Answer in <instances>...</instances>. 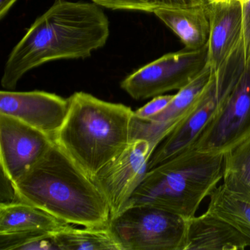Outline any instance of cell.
I'll list each match as a JSON object with an SVG mask.
<instances>
[{
    "label": "cell",
    "mask_w": 250,
    "mask_h": 250,
    "mask_svg": "<svg viewBox=\"0 0 250 250\" xmlns=\"http://www.w3.org/2000/svg\"><path fill=\"white\" fill-rule=\"evenodd\" d=\"M210 2L211 0H102L100 5L112 10L153 13L157 8L191 6L207 4Z\"/></svg>",
    "instance_id": "cell-21"
},
{
    "label": "cell",
    "mask_w": 250,
    "mask_h": 250,
    "mask_svg": "<svg viewBox=\"0 0 250 250\" xmlns=\"http://www.w3.org/2000/svg\"><path fill=\"white\" fill-rule=\"evenodd\" d=\"M224 157L195 149L180 153L147 171L127 207L153 206L186 219L196 216L223 178Z\"/></svg>",
    "instance_id": "cell-4"
},
{
    "label": "cell",
    "mask_w": 250,
    "mask_h": 250,
    "mask_svg": "<svg viewBox=\"0 0 250 250\" xmlns=\"http://www.w3.org/2000/svg\"><path fill=\"white\" fill-rule=\"evenodd\" d=\"M17 0H0V20H3Z\"/></svg>",
    "instance_id": "cell-25"
},
{
    "label": "cell",
    "mask_w": 250,
    "mask_h": 250,
    "mask_svg": "<svg viewBox=\"0 0 250 250\" xmlns=\"http://www.w3.org/2000/svg\"><path fill=\"white\" fill-rule=\"evenodd\" d=\"M54 143L39 130L0 114V166L14 183L26 175Z\"/></svg>",
    "instance_id": "cell-10"
},
{
    "label": "cell",
    "mask_w": 250,
    "mask_h": 250,
    "mask_svg": "<svg viewBox=\"0 0 250 250\" xmlns=\"http://www.w3.org/2000/svg\"><path fill=\"white\" fill-rule=\"evenodd\" d=\"M55 236L61 250H122L109 227L80 229L70 224Z\"/></svg>",
    "instance_id": "cell-19"
},
{
    "label": "cell",
    "mask_w": 250,
    "mask_h": 250,
    "mask_svg": "<svg viewBox=\"0 0 250 250\" xmlns=\"http://www.w3.org/2000/svg\"><path fill=\"white\" fill-rule=\"evenodd\" d=\"M153 14L177 35L185 49L196 50L208 43L210 32L208 3L157 8Z\"/></svg>",
    "instance_id": "cell-15"
},
{
    "label": "cell",
    "mask_w": 250,
    "mask_h": 250,
    "mask_svg": "<svg viewBox=\"0 0 250 250\" xmlns=\"http://www.w3.org/2000/svg\"><path fill=\"white\" fill-rule=\"evenodd\" d=\"M245 66L244 43L240 42L208 84L189 113L156 147L147 170L192 147L202 131L220 111Z\"/></svg>",
    "instance_id": "cell-5"
},
{
    "label": "cell",
    "mask_w": 250,
    "mask_h": 250,
    "mask_svg": "<svg viewBox=\"0 0 250 250\" xmlns=\"http://www.w3.org/2000/svg\"><path fill=\"white\" fill-rule=\"evenodd\" d=\"M223 186L250 202V135L224 153Z\"/></svg>",
    "instance_id": "cell-17"
},
{
    "label": "cell",
    "mask_w": 250,
    "mask_h": 250,
    "mask_svg": "<svg viewBox=\"0 0 250 250\" xmlns=\"http://www.w3.org/2000/svg\"><path fill=\"white\" fill-rule=\"evenodd\" d=\"M69 99L44 91L0 92V114L39 130L55 141L69 111Z\"/></svg>",
    "instance_id": "cell-11"
},
{
    "label": "cell",
    "mask_w": 250,
    "mask_h": 250,
    "mask_svg": "<svg viewBox=\"0 0 250 250\" xmlns=\"http://www.w3.org/2000/svg\"><path fill=\"white\" fill-rule=\"evenodd\" d=\"M153 150L147 140H131L121 153L91 177L107 201L110 219L128 206L147 172Z\"/></svg>",
    "instance_id": "cell-9"
},
{
    "label": "cell",
    "mask_w": 250,
    "mask_h": 250,
    "mask_svg": "<svg viewBox=\"0 0 250 250\" xmlns=\"http://www.w3.org/2000/svg\"><path fill=\"white\" fill-rule=\"evenodd\" d=\"M213 74V69L208 63L192 81L174 95L170 103L160 113L147 120H140L133 116L131 140H147L155 150L189 113L210 83Z\"/></svg>",
    "instance_id": "cell-12"
},
{
    "label": "cell",
    "mask_w": 250,
    "mask_h": 250,
    "mask_svg": "<svg viewBox=\"0 0 250 250\" xmlns=\"http://www.w3.org/2000/svg\"><path fill=\"white\" fill-rule=\"evenodd\" d=\"M93 1V2H95V3L97 4V5H100V2L102 0H92Z\"/></svg>",
    "instance_id": "cell-26"
},
{
    "label": "cell",
    "mask_w": 250,
    "mask_h": 250,
    "mask_svg": "<svg viewBox=\"0 0 250 250\" xmlns=\"http://www.w3.org/2000/svg\"><path fill=\"white\" fill-rule=\"evenodd\" d=\"M210 32L208 63L217 71L243 40L244 12L241 0L208 3Z\"/></svg>",
    "instance_id": "cell-13"
},
{
    "label": "cell",
    "mask_w": 250,
    "mask_h": 250,
    "mask_svg": "<svg viewBox=\"0 0 250 250\" xmlns=\"http://www.w3.org/2000/svg\"><path fill=\"white\" fill-rule=\"evenodd\" d=\"M250 135V58L220 111L202 131L192 147L225 153Z\"/></svg>",
    "instance_id": "cell-8"
},
{
    "label": "cell",
    "mask_w": 250,
    "mask_h": 250,
    "mask_svg": "<svg viewBox=\"0 0 250 250\" xmlns=\"http://www.w3.org/2000/svg\"><path fill=\"white\" fill-rule=\"evenodd\" d=\"M248 247L238 231L207 210L187 219L184 250H244Z\"/></svg>",
    "instance_id": "cell-14"
},
{
    "label": "cell",
    "mask_w": 250,
    "mask_h": 250,
    "mask_svg": "<svg viewBox=\"0 0 250 250\" xmlns=\"http://www.w3.org/2000/svg\"><path fill=\"white\" fill-rule=\"evenodd\" d=\"M68 99V116L55 143L92 177L129 144L134 111L84 92Z\"/></svg>",
    "instance_id": "cell-3"
},
{
    "label": "cell",
    "mask_w": 250,
    "mask_h": 250,
    "mask_svg": "<svg viewBox=\"0 0 250 250\" xmlns=\"http://www.w3.org/2000/svg\"><path fill=\"white\" fill-rule=\"evenodd\" d=\"M109 228L122 250H184L187 219L150 206H129Z\"/></svg>",
    "instance_id": "cell-6"
},
{
    "label": "cell",
    "mask_w": 250,
    "mask_h": 250,
    "mask_svg": "<svg viewBox=\"0 0 250 250\" xmlns=\"http://www.w3.org/2000/svg\"><path fill=\"white\" fill-rule=\"evenodd\" d=\"M21 201L71 225L106 228L110 210L97 186L56 143L18 181Z\"/></svg>",
    "instance_id": "cell-2"
},
{
    "label": "cell",
    "mask_w": 250,
    "mask_h": 250,
    "mask_svg": "<svg viewBox=\"0 0 250 250\" xmlns=\"http://www.w3.org/2000/svg\"><path fill=\"white\" fill-rule=\"evenodd\" d=\"M0 181V206H6L21 201L17 194L14 181L2 169H1Z\"/></svg>",
    "instance_id": "cell-23"
},
{
    "label": "cell",
    "mask_w": 250,
    "mask_h": 250,
    "mask_svg": "<svg viewBox=\"0 0 250 250\" xmlns=\"http://www.w3.org/2000/svg\"><path fill=\"white\" fill-rule=\"evenodd\" d=\"M209 197L206 210L238 231L250 247V202L234 195L223 184L216 187Z\"/></svg>",
    "instance_id": "cell-18"
},
{
    "label": "cell",
    "mask_w": 250,
    "mask_h": 250,
    "mask_svg": "<svg viewBox=\"0 0 250 250\" xmlns=\"http://www.w3.org/2000/svg\"><path fill=\"white\" fill-rule=\"evenodd\" d=\"M57 232L39 230L0 234V250H61L55 236Z\"/></svg>",
    "instance_id": "cell-20"
},
{
    "label": "cell",
    "mask_w": 250,
    "mask_h": 250,
    "mask_svg": "<svg viewBox=\"0 0 250 250\" xmlns=\"http://www.w3.org/2000/svg\"><path fill=\"white\" fill-rule=\"evenodd\" d=\"M212 1H226V0H211V2H212Z\"/></svg>",
    "instance_id": "cell-27"
},
{
    "label": "cell",
    "mask_w": 250,
    "mask_h": 250,
    "mask_svg": "<svg viewBox=\"0 0 250 250\" xmlns=\"http://www.w3.org/2000/svg\"><path fill=\"white\" fill-rule=\"evenodd\" d=\"M68 225L46 210L24 202L0 206V234L39 230L57 232Z\"/></svg>",
    "instance_id": "cell-16"
},
{
    "label": "cell",
    "mask_w": 250,
    "mask_h": 250,
    "mask_svg": "<svg viewBox=\"0 0 250 250\" xmlns=\"http://www.w3.org/2000/svg\"><path fill=\"white\" fill-rule=\"evenodd\" d=\"M174 95H161L153 98L143 107L134 112V116L140 120H147L160 113L170 103Z\"/></svg>",
    "instance_id": "cell-22"
},
{
    "label": "cell",
    "mask_w": 250,
    "mask_h": 250,
    "mask_svg": "<svg viewBox=\"0 0 250 250\" xmlns=\"http://www.w3.org/2000/svg\"><path fill=\"white\" fill-rule=\"evenodd\" d=\"M208 46L167 54L128 76L121 87L132 99L146 100L179 90L208 65Z\"/></svg>",
    "instance_id": "cell-7"
},
{
    "label": "cell",
    "mask_w": 250,
    "mask_h": 250,
    "mask_svg": "<svg viewBox=\"0 0 250 250\" xmlns=\"http://www.w3.org/2000/svg\"><path fill=\"white\" fill-rule=\"evenodd\" d=\"M95 2L55 0L17 43L5 63L1 84L14 90L21 77L51 61L84 59L104 47L109 21Z\"/></svg>",
    "instance_id": "cell-1"
},
{
    "label": "cell",
    "mask_w": 250,
    "mask_h": 250,
    "mask_svg": "<svg viewBox=\"0 0 250 250\" xmlns=\"http://www.w3.org/2000/svg\"><path fill=\"white\" fill-rule=\"evenodd\" d=\"M244 12L243 43L245 63L250 58V0H241Z\"/></svg>",
    "instance_id": "cell-24"
}]
</instances>
